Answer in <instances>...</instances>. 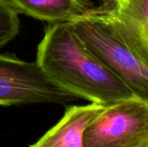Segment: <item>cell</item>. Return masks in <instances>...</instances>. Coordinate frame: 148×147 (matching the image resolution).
Returning a JSON list of instances; mask_svg holds the SVG:
<instances>
[{"instance_id":"6da1fadb","label":"cell","mask_w":148,"mask_h":147,"mask_svg":"<svg viewBox=\"0 0 148 147\" xmlns=\"http://www.w3.org/2000/svg\"><path fill=\"white\" fill-rule=\"evenodd\" d=\"M36 62L55 85L92 103L108 107L134 96L86 45L71 22L49 23Z\"/></svg>"},{"instance_id":"7a4b0ae2","label":"cell","mask_w":148,"mask_h":147,"mask_svg":"<svg viewBox=\"0 0 148 147\" xmlns=\"http://www.w3.org/2000/svg\"><path fill=\"white\" fill-rule=\"evenodd\" d=\"M91 51L132 91L148 103V62L143 57L111 0H104L71 22Z\"/></svg>"},{"instance_id":"5b68a950","label":"cell","mask_w":148,"mask_h":147,"mask_svg":"<svg viewBox=\"0 0 148 147\" xmlns=\"http://www.w3.org/2000/svg\"><path fill=\"white\" fill-rule=\"evenodd\" d=\"M106 107L92 102L68 107L62 118L30 147H84L87 127Z\"/></svg>"},{"instance_id":"277c9868","label":"cell","mask_w":148,"mask_h":147,"mask_svg":"<svg viewBox=\"0 0 148 147\" xmlns=\"http://www.w3.org/2000/svg\"><path fill=\"white\" fill-rule=\"evenodd\" d=\"M76 99L55 85L36 62L0 54V106L67 104Z\"/></svg>"},{"instance_id":"3957f363","label":"cell","mask_w":148,"mask_h":147,"mask_svg":"<svg viewBox=\"0 0 148 147\" xmlns=\"http://www.w3.org/2000/svg\"><path fill=\"white\" fill-rule=\"evenodd\" d=\"M84 147H148V103L133 96L111 106L87 127Z\"/></svg>"},{"instance_id":"8992f818","label":"cell","mask_w":148,"mask_h":147,"mask_svg":"<svg viewBox=\"0 0 148 147\" xmlns=\"http://www.w3.org/2000/svg\"><path fill=\"white\" fill-rule=\"evenodd\" d=\"M19 13L49 23L72 22L94 5L88 0H8Z\"/></svg>"},{"instance_id":"ba28073f","label":"cell","mask_w":148,"mask_h":147,"mask_svg":"<svg viewBox=\"0 0 148 147\" xmlns=\"http://www.w3.org/2000/svg\"><path fill=\"white\" fill-rule=\"evenodd\" d=\"M19 11L8 0H0V49L19 33Z\"/></svg>"},{"instance_id":"52a82bcc","label":"cell","mask_w":148,"mask_h":147,"mask_svg":"<svg viewBox=\"0 0 148 147\" xmlns=\"http://www.w3.org/2000/svg\"><path fill=\"white\" fill-rule=\"evenodd\" d=\"M114 10L148 62V0H111Z\"/></svg>"}]
</instances>
